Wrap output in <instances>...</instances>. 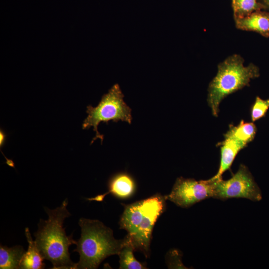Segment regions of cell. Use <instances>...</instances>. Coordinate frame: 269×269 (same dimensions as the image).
Wrapping results in <instances>:
<instances>
[{"label":"cell","mask_w":269,"mask_h":269,"mask_svg":"<svg viewBox=\"0 0 269 269\" xmlns=\"http://www.w3.org/2000/svg\"><path fill=\"white\" fill-rule=\"evenodd\" d=\"M220 147L221 158L217 173L212 177L222 178V174L230 167L239 151L247 145L231 137L225 136L224 140L217 144Z\"/></svg>","instance_id":"30bf717a"},{"label":"cell","mask_w":269,"mask_h":269,"mask_svg":"<svg viewBox=\"0 0 269 269\" xmlns=\"http://www.w3.org/2000/svg\"><path fill=\"white\" fill-rule=\"evenodd\" d=\"M164 196L156 194L146 199L144 215L135 233L132 236H126L135 251H140L146 257L149 254L152 232L154 224L165 207Z\"/></svg>","instance_id":"52a82bcc"},{"label":"cell","mask_w":269,"mask_h":269,"mask_svg":"<svg viewBox=\"0 0 269 269\" xmlns=\"http://www.w3.org/2000/svg\"><path fill=\"white\" fill-rule=\"evenodd\" d=\"M146 204V199L126 205L120 219V229L128 232V236H132L136 232L142 219Z\"/></svg>","instance_id":"8fae6325"},{"label":"cell","mask_w":269,"mask_h":269,"mask_svg":"<svg viewBox=\"0 0 269 269\" xmlns=\"http://www.w3.org/2000/svg\"><path fill=\"white\" fill-rule=\"evenodd\" d=\"M23 248L19 245L8 247L0 245V269H20V264L25 253Z\"/></svg>","instance_id":"4fadbf2b"},{"label":"cell","mask_w":269,"mask_h":269,"mask_svg":"<svg viewBox=\"0 0 269 269\" xmlns=\"http://www.w3.org/2000/svg\"><path fill=\"white\" fill-rule=\"evenodd\" d=\"M78 224L81 229V237L73 251L80 255L76 269H97L107 257L119 255L128 242L126 237L116 239L113 230L98 220L81 218Z\"/></svg>","instance_id":"7a4b0ae2"},{"label":"cell","mask_w":269,"mask_h":269,"mask_svg":"<svg viewBox=\"0 0 269 269\" xmlns=\"http://www.w3.org/2000/svg\"><path fill=\"white\" fill-rule=\"evenodd\" d=\"M25 234L28 247L22 258L20 269H41L45 267L44 259L38 250L35 241L32 240L28 228H25Z\"/></svg>","instance_id":"7c38bea8"},{"label":"cell","mask_w":269,"mask_h":269,"mask_svg":"<svg viewBox=\"0 0 269 269\" xmlns=\"http://www.w3.org/2000/svg\"><path fill=\"white\" fill-rule=\"evenodd\" d=\"M234 20L243 18L263 7L257 0H231Z\"/></svg>","instance_id":"2e32d148"},{"label":"cell","mask_w":269,"mask_h":269,"mask_svg":"<svg viewBox=\"0 0 269 269\" xmlns=\"http://www.w3.org/2000/svg\"><path fill=\"white\" fill-rule=\"evenodd\" d=\"M257 131V127L253 123L242 120L237 126L231 125L224 136L234 138L248 145L254 139Z\"/></svg>","instance_id":"5bb4252c"},{"label":"cell","mask_w":269,"mask_h":269,"mask_svg":"<svg viewBox=\"0 0 269 269\" xmlns=\"http://www.w3.org/2000/svg\"><path fill=\"white\" fill-rule=\"evenodd\" d=\"M214 180L212 198L221 200L244 198L253 201H259L262 198L260 188L248 168L243 164L240 165L238 171L231 178Z\"/></svg>","instance_id":"5b68a950"},{"label":"cell","mask_w":269,"mask_h":269,"mask_svg":"<svg viewBox=\"0 0 269 269\" xmlns=\"http://www.w3.org/2000/svg\"><path fill=\"white\" fill-rule=\"evenodd\" d=\"M269 109V99L264 100L256 97L250 108V116L253 122L264 117Z\"/></svg>","instance_id":"e0dca14e"},{"label":"cell","mask_w":269,"mask_h":269,"mask_svg":"<svg viewBox=\"0 0 269 269\" xmlns=\"http://www.w3.org/2000/svg\"><path fill=\"white\" fill-rule=\"evenodd\" d=\"M264 9L269 11V0H257Z\"/></svg>","instance_id":"ac0fdd59"},{"label":"cell","mask_w":269,"mask_h":269,"mask_svg":"<svg viewBox=\"0 0 269 269\" xmlns=\"http://www.w3.org/2000/svg\"><path fill=\"white\" fill-rule=\"evenodd\" d=\"M128 242L121 249L120 257V269H146L144 264L137 261L134 258L133 252L134 249L132 245Z\"/></svg>","instance_id":"9a60e30c"},{"label":"cell","mask_w":269,"mask_h":269,"mask_svg":"<svg viewBox=\"0 0 269 269\" xmlns=\"http://www.w3.org/2000/svg\"><path fill=\"white\" fill-rule=\"evenodd\" d=\"M135 183L133 178L126 173H120L113 176L109 182V190L95 197L87 198L89 201H102L109 194L119 198H127L134 192Z\"/></svg>","instance_id":"9c48e42d"},{"label":"cell","mask_w":269,"mask_h":269,"mask_svg":"<svg viewBox=\"0 0 269 269\" xmlns=\"http://www.w3.org/2000/svg\"><path fill=\"white\" fill-rule=\"evenodd\" d=\"M124 95L117 84L114 85L108 93L102 97L101 101L96 107L88 106L86 113L87 117L82 124L83 129L93 127L96 136L91 143L97 138L103 140V135L98 131L101 122L108 123L109 121L118 122L125 121L131 124L132 121V110L124 101Z\"/></svg>","instance_id":"277c9868"},{"label":"cell","mask_w":269,"mask_h":269,"mask_svg":"<svg viewBox=\"0 0 269 269\" xmlns=\"http://www.w3.org/2000/svg\"><path fill=\"white\" fill-rule=\"evenodd\" d=\"M239 54L230 55L218 65L216 76L208 87L207 102L212 114L217 117L221 101L228 95L250 85L260 75L259 68L253 63L244 65Z\"/></svg>","instance_id":"3957f363"},{"label":"cell","mask_w":269,"mask_h":269,"mask_svg":"<svg viewBox=\"0 0 269 269\" xmlns=\"http://www.w3.org/2000/svg\"><path fill=\"white\" fill-rule=\"evenodd\" d=\"M68 199L54 209L44 207L48 218L40 219L38 230L34 233L35 242L44 259L50 261L54 269H76V263L70 257L69 247L77 242L73 235L67 236L63 228L65 219L71 214L67 209Z\"/></svg>","instance_id":"6da1fadb"},{"label":"cell","mask_w":269,"mask_h":269,"mask_svg":"<svg viewBox=\"0 0 269 269\" xmlns=\"http://www.w3.org/2000/svg\"><path fill=\"white\" fill-rule=\"evenodd\" d=\"M0 147H1V145H3V144L4 142L5 139V134L1 130H0Z\"/></svg>","instance_id":"d6986e66"},{"label":"cell","mask_w":269,"mask_h":269,"mask_svg":"<svg viewBox=\"0 0 269 269\" xmlns=\"http://www.w3.org/2000/svg\"><path fill=\"white\" fill-rule=\"evenodd\" d=\"M235 20L236 27L240 30L257 32L269 37V11L261 9Z\"/></svg>","instance_id":"ba28073f"},{"label":"cell","mask_w":269,"mask_h":269,"mask_svg":"<svg viewBox=\"0 0 269 269\" xmlns=\"http://www.w3.org/2000/svg\"><path fill=\"white\" fill-rule=\"evenodd\" d=\"M214 181L212 177L196 181L193 178L180 177L176 179L171 192L164 197L179 207L188 208L213 197Z\"/></svg>","instance_id":"8992f818"}]
</instances>
